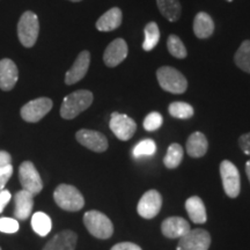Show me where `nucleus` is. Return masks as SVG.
<instances>
[{
	"instance_id": "5701e85b",
	"label": "nucleus",
	"mask_w": 250,
	"mask_h": 250,
	"mask_svg": "<svg viewBox=\"0 0 250 250\" xmlns=\"http://www.w3.org/2000/svg\"><path fill=\"white\" fill-rule=\"evenodd\" d=\"M159 11L169 22H176L179 21L182 14V7H181L180 0H156Z\"/></svg>"
},
{
	"instance_id": "72a5a7b5",
	"label": "nucleus",
	"mask_w": 250,
	"mask_h": 250,
	"mask_svg": "<svg viewBox=\"0 0 250 250\" xmlns=\"http://www.w3.org/2000/svg\"><path fill=\"white\" fill-rule=\"evenodd\" d=\"M239 146L242 149L243 153L250 156V132L242 134L239 138Z\"/></svg>"
},
{
	"instance_id": "bb28decb",
	"label": "nucleus",
	"mask_w": 250,
	"mask_h": 250,
	"mask_svg": "<svg viewBox=\"0 0 250 250\" xmlns=\"http://www.w3.org/2000/svg\"><path fill=\"white\" fill-rule=\"evenodd\" d=\"M145 33V41L143 43V49L145 51H151L158 45L160 41V29L156 22H148L144 29Z\"/></svg>"
},
{
	"instance_id": "c85d7f7f",
	"label": "nucleus",
	"mask_w": 250,
	"mask_h": 250,
	"mask_svg": "<svg viewBox=\"0 0 250 250\" xmlns=\"http://www.w3.org/2000/svg\"><path fill=\"white\" fill-rule=\"evenodd\" d=\"M167 48L169 54L177 59H184L188 56L186 45L176 35H169L167 40Z\"/></svg>"
},
{
	"instance_id": "20e7f679",
	"label": "nucleus",
	"mask_w": 250,
	"mask_h": 250,
	"mask_svg": "<svg viewBox=\"0 0 250 250\" xmlns=\"http://www.w3.org/2000/svg\"><path fill=\"white\" fill-rule=\"evenodd\" d=\"M83 224L93 236L107 240L114 233V225L107 215L100 211H88L83 215Z\"/></svg>"
},
{
	"instance_id": "e433bc0d",
	"label": "nucleus",
	"mask_w": 250,
	"mask_h": 250,
	"mask_svg": "<svg viewBox=\"0 0 250 250\" xmlns=\"http://www.w3.org/2000/svg\"><path fill=\"white\" fill-rule=\"evenodd\" d=\"M11 162H12L11 154L6 151H0V169H1V168L7 167V166H11Z\"/></svg>"
},
{
	"instance_id": "9d476101",
	"label": "nucleus",
	"mask_w": 250,
	"mask_h": 250,
	"mask_svg": "<svg viewBox=\"0 0 250 250\" xmlns=\"http://www.w3.org/2000/svg\"><path fill=\"white\" fill-rule=\"evenodd\" d=\"M109 126H110L112 133L122 142H126L132 138L137 130L136 122L126 115L120 114V112H112Z\"/></svg>"
},
{
	"instance_id": "6e6552de",
	"label": "nucleus",
	"mask_w": 250,
	"mask_h": 250,
	"mask_svg": "<svg viewBox=\"0 0 250 250\" xmlns=\"http://www.w3.org/2000/svg\"><path fill=\"white\" fill-rule=\"evenodd\" d=\"M52 100L49 98H39L31 100L21 108V117L28 123H37L49 114L52 109Z\"/></svg>"
},
{
	"instance_id": "2f4dec72",
	"label": "nucleus",
	"mask_w": 250,
	"mask_h": 250,
	"mask_svg": "<svg viewBox=\"0 0 250 250\" xmlns=\"http://www.w3.org/2000/svg\"><path fill=\"white\" fill-rule=\"evenodd\" d=\"M19 228H20V225L17 219L0 218V232L13 234L18 232Z\"/></svg>"
},
{
	"instance_id": "7ed1b4c3",
	"label": "nucleus",
	"mask_w": 250,
	"mask_h": 250,
	"mask_svg": "<svg viewBox=\"0 0 250 250\" xmlns=\"http://www.w3.org/2000/svg\"><path fill=\"white\" fill-rule=\"evenodd\" d=\"M156 79L160 87L171 94H183L188 88V80L176 68L162 66L156 71Z\"/></svg>"
},
{
	"instance_id": "7c9ffc66",
	"label": "nucleus",
	"mask_w": 250,
	"mask_h": 250,
	"mask_svg": "<svg viewBox=\"0 0 250 250\" xmlns=\"http://www.w3.org/2000/svg\"><path fill=\"white\" fill-rule=\"evenodd\" d=\"M162 122H164V118H162L161 114L153 111L151 114H148L145 117V120H144V129L146 131H155L160 129Z\"/></svg>"
},
{
	"instance_id": "393cba45",
	"label": "nucleus",
	"mask_w": 250,
	"mask_h": 250,
	"mask_svg": "<svg viewBox=\"0 0 250 250\" xmlns=\"http://www.w3.org/2000/svg\"><path fill=\"white\" fill-rule=\"evenodd\" d=\"M234 62L240 70L250 74V40L243 41L241 43L234 56Z\"/></svg>"
},
{
	"instance_id": "f8f14e48",
	"label": "nucleus",
	"mask_w": 250,
	"mask_h": 250,
	"mask_svg": "<svg viewBox=\"0 0 250 250\" xmlns=\"http://www.w3.org/2000/svg\"><path fill=\"white\" fill-rule=\"evenodd\" d=\"M162 206V197L156 190H148L143 195L138 203V214L145 219H152L158 215Z\"/></svg>"
},
{
	"instance_id": "4c0bfd02",
	"label": "nucleus",
	"mask_w": 250,
	"mask_h": 250,
	"mask_svg": "<svg viewBox=\"0 0 250 250\" xmlns=\"http://www.w3.org/2000/svg\"><path fill=\"white\" fill-rule=\"evenodd\" d=\"M246 173H247V176H248V180L250 182V160L247 161V164H246Z\"/></svg>"
},
{
	"instance_id": "ea45409f",
	"label": "nucleus",
	"mask_w": 250,
	"mask_h": 250,
	"mask_svg": "<svg viewBox=\"0 0 250 250\" xmlns=\"http://www.w3.org/2000/svg\"><path fill=\"white\" fill-rule=\"evenodd\" d=\"M226 1H228V2H232V1H233V0H226Z\"/></svg>"
},
{
	"instance_id": "cd10ccee",
	"label": "nucleus",
	"mask_w": 250,
	"mask_h": 250,
	"mask_svg": "<svg viewBox=\"0 0 250 250\" xmlns=\"http://www.w3.org/2000/svg\"><path fill=\"white\" fill-rule=\"evenodd\" d=\"M168 111L174 118H179V120H189L195 114V110L189 103L180 101L170 103Z\"/></svg>"
},
{
	"instance_id": "f03ea898",
	"label": "nucleus",
	"mask_w": 250,
	"mask_h": 250,
	"mask_svg": "<svg viewBox=\"0 0 250 250\" xmlns=\"http://www.w3.org/2000/svg\"><path fill=\"white\" fill-rule=\"evenodd\" d=\"M54 199L59 208L68 212L80 211L85 205V199L76 187L61 184L56 188Z\"/></svg>"
},
{
	"instance_id": "f704fd0d",
	"label": "nucleus",
	"mask_w": 250,
	"mask_h": 250,
	"mask_svg": "<svg viewBox=\"0 0 250 250\" xmlns=\"http://www.w3.org/2000/svg\"><path fill=\"white\" fill-rule=\"evenodd\" d=\"M110 250H143L138 245L132 242H121L115 245Z\"/></svg>"
},
{
	"instance_id": "a878e982",
	"label": "nucleus",
	"mask_w": 250,
	"mask_h": 250,
	"mask_svg": "<svg viewBox=\"0 0 250 250\" xmlns=\"http://www.w3.org/2000/svg\"><path fill=\"white\" fill-rule=\"evenodd\" d=\"M184 151L180 144H171L164 158V165L168 169H175L181 165Z\"/></svg>"
},
{
	"instance_id": "58836bf2",
	"label": "nucleus",
	"mask_w": 250,
	"mask_h": 250,
	"mask_svg": "<svg viewBox=\"0 0 250 250\" xmlns=\"http://www.w3.org/2000/svg\"><path fill=\"white\" fill-rule=\"evenodd\" d=\"M68 1H72V2H79V1H83V0H68Z\"/></svg>"
},
{
	"instance_id": "423d86ee",
	"label": "nucleus",
	"mask_w": 250,
	"mask_h": 250,
	"mask_svg": "<svg viewBox=\"0 0 250 250\" xmlns=\"http://www.w3.org/2000/svg\"><path fill=\"white\" fill-rule=\"evenodd\" d=\"M220 176L226 195L230 198H236L241 190V179L236 166L233 162L224 160L220 164Z\"/></svg>"
},
{
	"instance_id": "473e14b6",
	"label": "nucleus",
	"mask_w": 250,
	"mask_h": 250,
	"mask_svg": "<svg viewBox=\"0 0 250 250\" xmlns=\"http://www.w3.org/2000/svg\"><path fill=\"white\" fill-rule=\"evenodd\" d=\"M12 174H13V167H12V165L0 169V191L4 190L5 186L7 184L9 179H11Z\"/></svg>"
},
{
	"instance_id": "aec40b11",
	"label": "nucleus",
	"mask_w": 250,
	"mask_h": 250,
	"mask_svg": "<svg viewBox=\"0 0 250 250\" xmlns=\"http://www.w3.org/2000/svg\"><path fill=\"white\" fill-rule=\"evenodd\" d=\"M214 33V22L206 12H199L193 20V34L197 39L206 40Z\"/></svg>"
},
{
	"instance_id": "9b49d317",
	"label": "nucleus",
	"mask_w": 250,
	"mask_h": 250,
	"mask_svg": "<svg viewBox=\"0 0 250 250\" xmlns=\"http://www.w3.org/2000/svg\"><path fill=\"white\" fill-rule=\"evenodd\" d=\"M76 138L78 143L93 152L102 153L108 149V139L105 138L104 134L99 131L81 129L77 132Z\"/></svg>"
},
{
	"instance_id": "f3484780",
	"label": "nucleus",
	"mask_w": 250,
	"mask_h": 250,
	"mask_svg": "<svg viewBox=\"0 0 250 250\" xmlns=\"http://www.w3.org/2000/svg\"><path fill=\"white\" fill-rule=\"evenodd\" d=\"M14 217L17 220L29 218L34 208V196L26 190H20L14 196Z\"/></svg>"
},
{
	"instance_id": "39448f33",
	"label": "nucleus",
	"mask_w": 250,
	"mask_h": 250,
	"mask_svg": "<svg viewBox=\"0 0 250 250\" xmlns=\"http://www.w3.org/2000/svg\"><path fill=\"white\" fill-rule=\"evenodd\" d=\"M40 33V22L37 15L27 11L21 15L18 23V36L24 48H33L35 45Z\"/></svg>"
},
{
	"instance_id": "4468645a",
	"label": "nucleus",
	"mask_w": 250,
	"mask_h": 250,
	"mask_svg": "<svg viewBox=\"0 0 250 250\" xmlns=\"http://www.w3.org/2000/svg\"><path fill=\"white\" fill-rule=\"evenodd\" d=\"M127 52H129V49H127L126 42L123 39H116L104 50L103 62L108 67H116L126 58Z\"/></svg>"
},
{
	"instance_id": "dca6fc26",
	"label": "nucleus",
	"mask_w": 250,
	"mask_h": 250,
	"mask_svg": "<svg viewBox=\"0 0 250 250\" xmlns=\"http://www.w3.org/2000/svg\"><path fill=\"white\" fill-rule=\"evenodd\" d=\"M19 78V71L12 59L5 58L0 61V89L8 92L13 89Z\"/></svg>"
},
{
	"instance_id": "412c9836",
	"label": "nucleus",
	"mask_w": 250,
	"mask_h": 250,
	"mask_svg": "<svg viewBox=\"0 0 250 250\" xmlns=\"http://www.w3.org/2000/svg\"><path fill=\"white\" fill-rule=\"evenodd\" d=\"M208 148V139L202 132H193L187 140V152L191 158H202L206 154Z\"/></svg>"
},
{
	"instance_id": "2eb2a0df",
	"label": "nucleus",
	"mask_w": 250,
	"mask_h": 250,
	"mask_svg": "<svg viewBox=\"0 0 250 250\" xmlns=\"http://www.w3.org/2000/svg\"><path fill=\"white\" fill-rule=\"evenodd\" d=\"M190 230L189 223L181 217H169L161 224V232L168 239H181Z\"/></svg>"
},
{
	"instance_id": "f257e3e1",
	"label": "nucleus",
	"mask_w": 250,
	"mask_h": 250,
	"mask_svg": "<svg viewBox=\"0 0 250 250\" xmlns=\"http://www.w3.org/2000/svg\"><path fill=\"white\" fill-rule=\"evenodd\" d=\"M93 100V93L89 90L80 89L71 93L62 103L61 116L64 120H73L92 105Z\"/></svg>"
},
{
	"instance_id": "a19ab883",
	"label": "nucleus",
	"mask_w": 250,
	"mask_h": 250,
	"mask_svg": "<svg viewBox=\"0 0 250 250\" xmlns=\"http://www.w3.org/2000/svg\"><path fill=\"white\" fill-rule=\"evenodd\" d=\"M0 250H1V248H0Z\"/></svg>"
},
{
	"instance_id": "c9c22d12",
	"label": "nucleus",
	"mask_w": 250,
	"mask_h": 250,
	"mask_svg": "<svg viewBox=\"0 0 250 250\" xmlns=\"http://www.w3.org/2000/svg\"><path fill=\"white\" fill-rule=\"evenodd\" d=\"M11 192H9L8 190L4 189L0 191V213L4 211L5 206L8 204L9 201H11Z\"/></svg>"
},
{
	"instance_id": "4be33fe9",
	"label": "nucleus",
	"mask_w": 250,
	"mask_h": 250,
	"mask_svg": "<svg viewBox=\"0 0 250 250\" xmlns=\"http://www.w3.org/2000/svg\"><path fill=\"white\" fill-rule=\"evenodd\" d=\"M186 210L192 223L204 224L208 220L205 205L198 196H192L187 199Z\"/></svg>"
},
{
	"instance_id": "0eeeda50",
	"label": "nucleus",
	"mask_w": 250,
	"mask_h": 250,
	"mask_svg": "<svg viewBox=\"0 0 250 250\" xmlns=\"http://www.w3.org/2000/svg\"><path fill=\"white\" fill-rule=\"evenodd\" d=\"M19 180L22 189L30 192L33 196L39 195L43 189V182L39 171L33 162L24 161L19 168Z\"/></svg>"
},
{
	"instance_id": "1a4fd4ad",
	"label": "nucleus",
	"mask_w": 250,
	"mask_h": 250,
	"mask_svg": "<svg viewBox=\"0 0 250 250\" xmlns=\"http://www.w3.org/2000/svg\"><path fill=\"white\" fill-rule=\"evenodd\" d=\"M210 246V233L203 228H197L181 237L176 250H208Z\"/></svg>"
},
{
	"instance_id": "6ab92c4d",
	"label": "nucleus",
	"mask_w": 250,
	"mask_h": 250,
	"mask_svg": "<svg viewBox=\"0 0 250 250\" xmlns=\"http://www.w3.org/2000/svg\"><path fill=\"white\" fill-rule=\"evenodd\" d=\"M123 21V13L121 8L112 7L96 21V29L100 31H112L116 30Z\"/></svg>"
},
{
	"instance_id": "ddd939ff",
	"label": "nucleus",
	"mask_w": 250,
	"mask_h": 250,
	"mask_svg": "<svg viewBox=\"0 0 250 250\" xmlns=\"http://www.w3.org/2000/svg\"><path fill=\"white\" fill-rule=\"evenodd\" d=\"M90 64V54L89 51H81L76 61H74L72 67L66 72V76H65V83L66 85H74V83H79L80 80H83L88 72Z\"/></svg>"
},
{
	"instance_id": "c756f323",
	"label": "nucleus",
	"mask_w": 250,
	"mask_h": 250,
	"mask_svg": "<svg viewBox=\"0 0 250 250\" xmlns=\"http://www.w3.org/2000/svg\"><path fill=\"white\" fill-rule=\"evenodd\" d=\"M156 151L155 142L152 139H145L138 143L133 148L134 158H142V156H151Z\"/></svg>"
},
{
	"instance_id": "a211bd4d",
	"label": "nucleus",
	"mask_w": 250,
	"mask_h": 250,
	"mask_svg": "<svg viewBox=\"0 0 250 250\" xmlns=\"http://www.w3.org/2000/svg\"><path fill=\"white\" fill-rule=\"evenodd\" d=\"M78 236L72 230H62L56 234L44 246L43 250H74L77 246Z\"/></svg>"
},
{
	"instance_id": "b1692460",
	"label": "nucleus",
	"mask_w": 250,
	"mask_h": 250,
	"mask_svg": "<svg viewBox=\"0 0 250 250\" xmlns=\"http://www.w3.org/2000/svg\"><path fill=\"white\" fill-rule=\"evenodd\" d=\"M31 227L40 236H46L52 227L51 219L44 212H36L31 218Z\"/></svg>"
}]
</instances>
